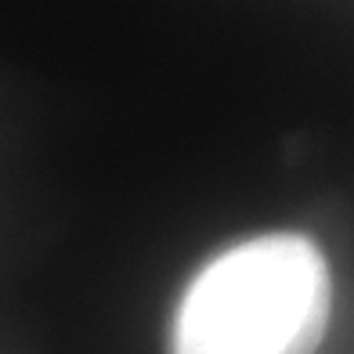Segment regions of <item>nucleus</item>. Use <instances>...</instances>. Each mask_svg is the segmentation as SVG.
<instances>
[{"mask_svg": "<svg viewBox=\"0 0 354 354\" xmlns=\"http://www.w3.org/2000/svg\"><path fill=\"white\" fill-rule=\"evenodd\" d=\"M329 308V268L311 239H246L188 282L170 354H315Z\"/></svg>", "mask_w": 354, "mask_h": 354, "instance_id": "obj_1", "label": "nucleus"}]
</instances>
